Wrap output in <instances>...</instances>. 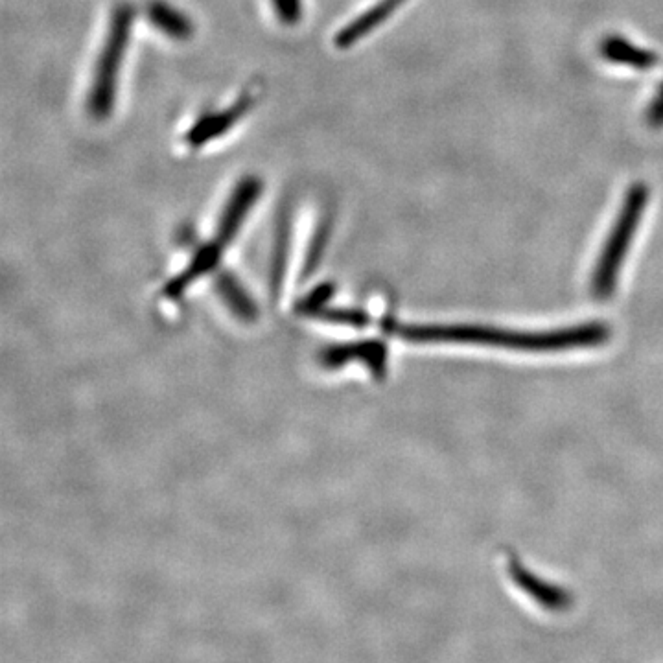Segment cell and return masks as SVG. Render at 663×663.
Returning a JSON list of instances; mask_svg holds the SVG:
<instances>
[{"label":"cell","mask_w":663,"mask_h":663,"mask_svg":"<svg viewBox=\"0 0 663 663\" xmlns=\"http://www.w3.org/2000/svg\"><path fill=\"white\" fill-rule=\"evenodd\" d=\"M253 98L249 94L240 96L231 107L207 113L199 117L192 128H188L185 140L192 148H201L203 144H209L212 140L220 139L247 115V111L253 107Z\"/></svg>","instance_id":"4"},{"label":"cell","mask_w":663,"mask_h":663,"mask_svg":"<svg viewBox=\"0 0 663 663\" xmlns=\"http://www.w3.org/2000/svg\"><path fill=\"white\" fill-rule=\"evenodd\" d=\"M260 190H262V183L256 177H245L238 183V187L234 188L233 196L223 210L220 227L216 233V238L220 240L221 244H229L236 236L247 212L251 210L260 196Z\"/></svg>","instance_id":"5"},{"label":"cell","mask_w":663,"mask_h":663,"mask_svg":"<svg viewBox=\"0 0 663 663\" xmlns=\"http://www.w3.org/2000/svg\"><path fill=\"white\" fill-rule=\"evenodd\" d=\"M146 13H148L150 23L159 32H163L164 35H168L172 39L183 41V39H188L190 35L194 34L192 21L188 19L185 13L177 10L168 2L153 0V2H150V6L146 8Z\"/></svg>","instance_id":"8"},{"label":"cell","mask_w":663,"mask_h":663,"mask_svg":"<svg viewBox=\"0 0 663 663\" xmlns=\"http://www.w3.org/2000/svg\"><path fill=\"white\" fill-rule=\"evenodd\" d=\"M135 12L129 4H120L111 15L104 47L94 69V80L89 94V111L94 118H107L113 111L117 96L118 72L128 50L131 26Z\"/></svg>","instance_id":"2"},{"label":"cell","mask_w":663,"mask_h":663,"mask_svg":"<svg viewBox=\"0 0 663 663\" xmlns=\"http://www.w3.org/2000/svg\"><path fill=\"white\" fill-rule=\"evenodd\" d=\"M273 8L279 21L288 26H293L303 19V0H273Z\"/></svg>","instance_id":"9"},{"label":"cell","mask_w":663,"mask_h":663,"mask_svg":"<svg viewBox=\"0 0 663 663\" xmlns=\"http://www.w3.org/2000/svg\"><path fill=\"white\" fill-rule=\"evenodd\" d=\"M402 2L404 0H382L371 10L361 13L358 19L350 21L343 30H339L336 39H334L336 47L341 48V50L354 47L365 35L371 34L376 26H380L385 19H389V15L395 12L396 8L402 6Z\"/></svg>","instance_id":"7"},{"label":"cell","mask_w":663,"mask_h":663,"mask_svg":"<svg viewBox=\"0 0 663 663\" xmlns=\"http://www.w3.org/2000/svg\"><path fill=\"white\" fill-rule=\"evenodd\" d=\"M649 198L647 188L636 185L630 188L629 196L623 203L621 214L617 218L612 233L608 236L603 253L597 260L594 273V293L597 299H608L617 286V275L621 264L629 253L630 242L640 225L641 214Z\"/></svg>","instance_id":"3"},{"label":"cell","mask_w":663,"mask_h":663,"mask_svg":"<svg viewBox=\"0 0 663 663\" xmlns=\"http://www.w3.org/2000/svg\"><path fill=\"white\" fill-rule=\"evenodd\" d=\"M509 573H511L512 581L516 582L525 594L531 595L542 608L551 610V612H562V610L570 608L571 597L568 592L538 579L535 573L525 570L520 562L512 560L509 564Z\"/></svg>","instance_id":"6"},{"label":"cell","mask_w":663,"mask_h":663,"mask_svg":"<svg viewBox=\"0 0 663 663\" xmlns=\"http://www.w3.org/2000/svg\"><path fill=\"white\" fill-rule=\"evenodd\" d=\"M395 332L413 343H470L529 352L599 347L610 338V328L603 323H586L551 332H514L477 325L395 326Z\"/></svg>","instance_id":"1"}]
</instances>
